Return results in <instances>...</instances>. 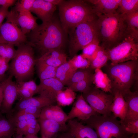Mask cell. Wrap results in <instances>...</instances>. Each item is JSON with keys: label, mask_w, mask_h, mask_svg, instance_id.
Segmentation results:
<instances>
[{"label": "cell", "mask_w": 138, "mask_h": 138, "mask_svg": "<svg viewBox=\"0 0 138 138\" xmlns=\"http://www.w3.org/2000/svg\"><path fill=\"white\" fill-rule=\"evenodd\" d=\"M30 33L27 44L36 49L42 55L53 49L64 50L67 34L60 20L53 17L50 20L38 26Z\"/></svg>", "instance_id": "6da1fadb"}, {"label": "cell", "mask_w": 138, "mask_h": 138, "mask_svg": "<svg viewBox=\"0 0 138 138\" xmlns=\"http://www.w3.org/2000/svg\"><path fill=\"white\" fill-rule=\"evenodd\" d=\"M96 21L98 38L100 46L111 49L121 42L128 35L125 14L117 12L96 16Z\"/></svg>", "instance_id": "7a4b0ae2"}, {"label": "cell", "mask_w": 138, "mask_h": 138, "mask_svg": "<svg viewBox=\"0 0 138 138\" xmlns=\"http://www.w3.org/2000/svg\"><path fill=\"white\" fill-rule=\"evenodd\" d=\"M58 6L60 20L67 35L70 30L77 25L97 17L91 5L85 0H63Z\"/></svg>", "instance_id": "3957f363"}, {"label": "cell", "mask_w": 138, "mask_h": 138, "mask_svg": "<svg viewBox=\"0 0 138 138\" xmlns=\"http://www.w3.org/2000/svg\"><path fill=\"white\" fill-rule=\"evenodd\" d=\"M105 71L110 80L112 90H118L122 94L134 84L137 85L138 60L114 65L107 64Z\"/></svg>", "instance_id": "277c9868"}, {"label": "cell", "mask_w": 138, "mask_h": 138, "mask_svg": "<svg viewBox=\"0 0 138 138\" xmlns=\"http://www.w3.org/2000/svg\"><path fill=\"white\" fill-rule=\"evenodd\" d=\"M17 46L15 56L9 65L10 75L15 77L16 82L29 80L33 76L36 63L33 48L25 43Z\"/></svg>", "instance_id": "5b68a950"}, {"label": "cell", "mask_w": 138, "mask_h": 138, "mask_svg": "<svg viewBox=\"0 0 138 138\" xmlns=\"http://www.w3.org/2000/svg\"><path fill=\"white\" fill-rule=\"evenodd\" d=\"M80 122L92 128L98 138H126L131 136L126 131L120 121L112 113L107 115L96 114Z\"/></svg>", "instance_id": "8992f818"}, {"label": "cell", "mask_w": 138, "mask_h": 138, "mask_svg": "<svg viewBox=\"0 0 138 138\" xmlns=\"http://www.w3.org/2000/svg\"><path fill=\"white\" fill-rule=\"evenodd\" d=\"M95 18L82 22L68 32L69 52L71 58L98 38Z\"/></svg>", "instance_id": "52a82bcc"}, {"label": "cell", "mask_w": 138, "mask_h": 138, "mask_svg": "<svg viewBox=\"0 0 138 138\" xmlns=\"http://www.w3.org/2000/svg\"><path fill=\"white\" fill-rule=\"evenodd\" d=\"M106 50L112 65L138 59V42L129 36L115 46Z\"/></svg>", "instance_id": "ba28073f"}, {"label": "cell", "mask_w": 138, "mask_h": 138, "mask_svg": "<svg viewBox=\"0 0 138 138\" xmlns=\"http://www.w3.org/2000/svg\"><path fill=\"white\" fill-rule=\"evenodd\" d=\"M82 94L86 101L98 114L107 115L112 113L110 107L113 101L112 94H108L95 86H91Z\"/></svg>", "instance_id": "9c48e42d"}, {"label": "cell", "mask_w": 138, "mask_h": 138, "mask_svg": "<svg viewBox=\"0 0 138 138\" xmlns=\"http://www.w3.org/2000/svg\"><path fill=\"white\" fill-rule=\"evenodd\" d=\"M6 21L16 24L25 35L29 33L38 25L37 19L30 12H18L14 8L9 11Z\"/></svg>", "instance_id": "30bf717a"}, {"label": "cell", "mask_w": 138, "mask_h": 138, "mask_svg": "<svg viewBox=\"0 0 138 138\" xmlns=\"http://www.w3.org/2000/svg\"><path fill=\"white\" fill-rule=\"evenodd\" d=\"M0 35L7 43L16 45L25 43L27 37L15 24L6 21L0 27Z\"/></svg>", "instance_id": "8fae6325"}, {"label": "cell", "mask_w": 138, "mask_h": 138, "mask_svg": "<svg viewBox=\"0 0 138 138\" xmlns=\"http://www.w3.org/2000/svg\"><path fill=\"white\" fill-rule=\"evenodd\" d=\"M97 114H98L86 101L82 94L77 97L76 100L67 115V119L68 120L77 118L81 121H83Z\"/></svg>", "instance_id": "7c38bea8"}, {"label": "cell", "mask_w": 138, "mask_h": 138, "mask_svg": "<svg viewBox=\"0 0 138 138\" xmlns=\"http://www.w3.org/2000/svg\"><path fill=\"white\" fill-rule=\"evenodd\" d=\"M13 76L9 75L4 87L3 100L1 108V112L7 116L11 112L13 105L18 98V90L16 83L12 79Z\"/></svg>", "instance_id": "4fadbf2b"}, {"label": "cell", "mask_w": 138, "mask_h": 138, "mask_svg": "<svg viewBox=\"0 0 138 138\" xmlns=\"http://www.w3.org/2000/svg\"><path fill=\"white\" fill-rule=\"evenodd\" d=\"M37 94L52 100H56L59 91L63 90L64 85L55 78L40 81Z\"/></svg>", "instance_id": "5bb4252c"}, {"label": "cell", "mask_w": 138, "mask_h": 138, "mask_svg": "<svg viewBox=\"0 0 138 138\" xmlns=\"http://www.w3.org/2000/svg\"><path fill=\"white\" fill-rule=\"evenodd\" d=\"M68 131L75 138H98L95 131L87 125H84L76 118L69 120Z\"/></svg>", "instance_id": "9a60e30c"}, {"label": "cell", "mask_w": 138, "mask_h": 138, "mask_svg": "<svg viewBox=\"0 0 138 138\" xmlns=\"http://www.w3.org/2000/svg\"><path fill=\"white\" fill-rule=\"evenodd\" d=\"M39 118L52 120L67 126V115L58 105H52L42 108Z\"/></svg>", "instance_id": "2e32d148"}, {"label": "cell", "mask_w": 138, "mask_h": 138, "mask_svg": "<svg viewBox=\"0 0 138 138\" xmlns=\"http://www.w3.org/2000/svg\"><path fill=\"white\" fill-rule=\"evenodd\" d=\"M56 6L46 0H35L30 12L35 14L42 21H48L53 18Z\"/></svg>", "instance_id": "e0dca14e"}, {"label": "cell", "mask_w": 138, "mask_h": 138, "mask_svg": "<svg viewBox=\"0 0 138 138\" xmlns=\"http://www.w3.org/2000/svg\"><path fill=\"white\" fill-rule=\"evenodd\" d=\"M41 138H54L59 132L67 131V126H64L54 121L38 118Z\"/></svg>", "instance_id": "ac0fdd59"}, {"label": "cell", "mask_w": 138, "mask_h": 138, "mask_svg": "<svg viewBox=\"0 0 138 138\" xmlns=\"http://www.w3.org/2000/svg\"><path fill=\"white\" fill-rule=\"evenodd\" d=\"M121 0H86L92 5L94 13L96 16L117 12Z\"/></svg>", "instance_id": "d6986e66"}, {"label": "cell", "mask_w": 138, "mask_h": 138, "mask_svg": "<svg viewBox=\"0 0 138 138\" xmlns=\"http://www.w3.org/2000/svg\"><path fill=\"white\" fill-rule=\"evenodd\" d=\"M122 95L127 104V111L124 120L121 121L138 119V91L130 89Z\"/></svg>", "instance_id": "ffe728a7"}, {"label": "cell", "mask_w": 138, "mask_h": 138, "mask_svg": "<svg viewBox=\"0 0 138 138\" xmlns=\"http://www.w3.org/2000/svg\"><path fill=\"white\" fill-rule=\"evenodd\" d=\"M113 99L110 107V110L113 116L119 118L121 121L125 119L127 111V104L122 94L115 90H112Z\"/></svg>", "instance_id": "44dd1931"}, {"label": "cell", "mask_w": 138, "mask_h": 138, "mask_svg": "<svg viewBox=\"0 0 138 138\" xmlns=\"http://www.w3.org/2000/svg\"><path fill=\"white\" fill-rule=\"evenodd\" d=\"M56 100H52L39 95L28 99L19 100L15 107L14 111H17L26 108L33 107L41 108L52 105H55Z\"/></svg>", "instance_id": "7402d4cb"}, {"label": "cell", "mask_w": 138, "mask_h": 138, "mask_svg": "<svg viewBox=\"0 0 138 138\" xmlns=\"http://www.w3.org/2000/svg\"><path fill=\"white\" fill-rule=\"evenodd\" d=\"M67 56L64 50L53 49L50 50L37 59L50 66L57 68L67 62Z\"/></svg>", "instance_id": "603a6c76"}, {"label": "cell", "mask_w": 138, "mask_h": 138, "mask_svg": "<svg viewBox=\"0 0 138 138\" xmlns=\"http://www.w3.org/2000/svg\"><path fill=\"white\" fill-rule=\"evenodd\" d=\"M18 90V98L21 100L29 99L37 92L38 85L33 80L16 83Z\"/></svg>", "instance_id": "cb8c5ba5"}, {"label": "cell", "mask_w": 138, "mask_h": 138, "mask_svg": "<svg viewBox=\"0 0 138 138\" xmlns=\"http://www.w3.org/2000/svg\"><path fill=\"white\" fill-rule=\"evenodd\" d=\"M93 75V83L95 86L105 93H112L111 82L108 75L100 69L94 70Z\"/></svg>", "instance_id": "d4e9b609"}, {"label": "cell", "mask_w": 138, "mask_h": 138, "mask_svg": "<svg viewBox=\"0 0 138 138\" xmlns=\"http://www.w3.org/2000/svg\"><path fill=\"white\" fill-rule=\"evenodd\" d=\"M125 16L128 35L138 42V11L125 14Z\"/></svg>", "instance_id": "484cf974"}, {"label": "cell", "mask_w": 138, "mask_h": 138, "mask_svg": "<svg viewBox=\"0 0 138 138\" xmlns=\"http://www.w3.org/2000/svg\"><path fill=\"white\" fill-rule=\"evenodd\" d=\"M76 70L67 61L57 68L55 78L66 85Z\"/></svg>", "instance_id": "4316f807"}, {"label": "cell", "mask_w": 138, "mask_h": 138, "mask_svg": "<svg viewBox=\"0 0 138 138\" xmlns=\"http://www.w3.org/2000/svg\"><path fill=\"white\" fill-rule=\"evenodd\" d=\"M36 65L40 81L55 78L57 68L48 65L37 59L36 60Z\"/></svg>", "instance_id": "83f0119b"}, {"label": "cell", "mask_w": 138, "mask_h": 138, "mask_svg": "<svg viewBox=\"0 0 138 138\" xmlns=\"http://www.w3.org/2000/svg\"><path fill=\"white\" fill-rule=\"evenodd\" d=\"M76 97L75 92L67 87L64 90H61L58 93L56 101L58 105L65 106L70 105L74 101Z\"/></svg>", "instance_id": "f1b7e54d"}, {"label": "cell", "mask_w": 138, "mask_h": 138, "mask_svg": "<svg viewBox=\"0 0 138 138\" xmlns=\"http://www.w3.org/2000/svg\"><path fill=\"white\" fill-rule=\"evenodd\" d=\"M15 129L14 123L3 116L0 117V138H11Z\"/></svg>", "instance_id": "f546056e"}, {"label": "cell", "mask_w": 138, "mask_h": 138, "mask_svg": "<svg viewBox=\"0 0 138 138\" xmlns=\"http://www.w3.org/2000/svg\"><path fill=\"white\" fill-rule=\"evenodd\" d=\"M109 60L106 49L100 46L96 56L90 61V67L94 70L100 69L107 64Z\"/></svg>", "instance_id": "4dcf8cb0"}, {"label": "cell", "mask_w": 138, "mask_h": 138, "mask_svg": "<svg viewBox=\"0 0 138 138\" xmlns=\"http://www.w3.org/2000/svg\"><path fill=\"white\" fill-rule=\"evenodd\" d=\"M100 43L98 38L96 39L82 50V55L90 61H91L95 58L97 55L100 47Z\"/></svg>", "instance_id": "1f68e13d"}, {"label": "cell", "mask_w": 138, "mask_h": 138, "mask_svg": "<svg viewBox=\"0 0 138 138\" xmlns=\"http://www.w3.org/2000/svg\"><path fill=\"white\" fill-rule=\"evenodd\" d=\"M138 11V0H121L116 12L122 14Z\"/></svg>", "instance_id": "d6a6232c"}, {"label": "cell", "mask_w": 138, "mask_h": 138, "mask_svg": "<svg viewBox=\"0 0 138 138\" xmlns=\"http://www.w3.org/2000/svg\"><path fill=\"white\" fill-rule=\"evenodd\" d=\"M94 70L90 67L77 69L66 85L69 87L71 85L86 78L93 75Z\"/></svg>", "instance_id": "836d02e7"}, {"label": "cell", "mask_w": 138, "mask_h": 138, "mask_svg": "<svg viewBox=\"0 0 138 138\" xmlns=\"http://www.w3.org/2000/svg\"><path fill=\"white\" fill-rule=\"evenodd\" d=\"M93 75L83 80L73 84L68 87L74 91L84 93L87 91L93 83Z\"/></svg>", "instance_id": "e575fe53"}, {"label": "cell", "mask_w": 138, "mask_h": 138, "mask_svg": "<svg viewBox=\"0 0 138 138\" xmlns=\"http://www.w3.org/2000/svg\"><path fill=\"white\" fill-rule=\"evenodd\" d=\"M14 45L8 43H0V57L6 59L9 61L12 60L16 52Z\"/></svg>", "instance_id": "d590c367"}, {"label": "cell", "mask_w": 138, "mask_h": 138, "mask_svg": "<svg viewBox=\"0 0 138 138\" xmlns=\"http://www.w3.org/2000/svg\"><path fill=\"white\" fill-rule=\"evenodd\" d=\"M69 61L76 70L87 68L90 65V61L83 57L81 54L75 55Z\"/></svg>", "instance_id": "8d00e7d4"}, {"label": "cell", "mask_w": 138, "mask_h": 138, "mask_svg": "<svg viewBox=\"0 0 138 138\" xmlns=\"http://www.w3.org/2000/svg\"><path fill=\"white\" fill-rule=\"evenodd\" d=\"M35 0H21L15 4L14 9L18 12H30Z\"/></svg>", "instance_id": "74e56055"}, {"label": "cell", "mask_w": 138, "mask_h": 138, "mask_svg": "<svg viewBox=\"0 0 138 138\" xmlns=\"http://www.w3.org/2000/svg\"><path fill=\"white\" fill-rule=\"evenodd\" d=\"M121 122L125 130L129 134H138V119Z\"/></svg>", "instance_id": "f35d334b"}, {"label": "cell", "mask_w": 138, "mask_h": 138, "mask_svg": "<svg viewBox=\"0 0 138 138\" xmlns=\"http://www.w3.org/2000/svg\"><path fill=\"white\" fill-rule=\"evenodd\" d=\"M7 119L15 125L17 122L22 121H27L32 119L39 118L38 116L29 114H23L18 115L12 114L8 116Z\"/></svg>", "instance_id": "ab89813d"}, {"label": "cell", "mask_w": 138, "mask_h": 138, "mask_svg": "<svg viewBox=\"0 0 138 138\" xmlns=\"http://www.w3.org/2000/svg\"><path fill=\"white\" fill-rule=\"evenodd\" d=\"M42 108L29 107L15 111L13 114L18 115L23 114H29L36 115L39 117Z\"/></svg>", "instance_id": "60d3db41"}, {"label": "cell", "mask_w": 138, "mask_h": 138, "mask_svg": "<svg viewBox=\"0 0 138 138\" xmlns=\"http://www.w3.org/2000/svg\"><path fill=\"white\" fill-rule=\"evenodd\" d=\"M9 61L6 59L0 57V78L3 80L6 72L8 70Z\"/></svg>", "instance_id": "b9f144b4"}, {"label": "cell", "mask_w": 138, "mask_h": 138, "mask_svg": "<svg viewBox=\"0 0 138 138\" xmlns=\"http://www.w3.org/2000/svg\"><path fill=\"white\" fill-rule=\"evenodd\" d=\"M15 125L16 135H24L28 126L27 121H19L16 123Z\"/></svg>", "instance_id": "7bdbcfd3"}, {"label": "cell", "mask_w": 138, "mask_h": 138, "mask_svg": "<svg viewBox=\"0 0 138 138\" xmlns=\"http://www.w3.org/2000/svg\"><path fill=\"white\" fill-rule=\"evenodd\" d=\"M8 79V77L7 79L4 80L0 84V117L2 116L1 112L0 110L3 100V91Z\"/></svg>", "instance_id": "ee69618b"}, {"label": "cell", "mask_w": 138, "mask_h": 138, "mask_svg": "<svg viewBox=\"0 0 138 138\" xmlns=\"http://www.w3.org/2000/svg\"><path fill=\"white\" fill-rule=\"evenodd\" d=\"M8 8L2 6L0 8V27L5 18H6L9 12Z\"/></svg>", "instance_id": "f6af8a7d"}, {"label": "cell", "mask_w": 138, "mask_h": 138, "mask_svg": "<svg viewBox=\"0 0 138 138\" xmlns=\"http://www.w3.org/2000/svg\"><path fill=\"white\" fill-rule=\"evenodd\" d=\"M54 138H75L74 136L68 131L59 133Z\"/></svg>", "instance_id": "bcb514c9"}, {"label": "cell", "mask_w": 138, "mask_h": 138, "mask_svg": "<svg viewBox=\"0 0 138 138\" xmlns=\"http://www.w3.org/2000/svg\"><path fill=\"white\" fill-rule=\"evenodd\" d=\"M16 1L15 0H0V5L8 8L15 4Z\"/></svg>", "instance_id": "7dc6e473"}, {"label": "cell", "mask_w": 138, "mask_h": 138, "mask_svg": "<svg viewBox=\"0 0 138 138\" xmlns=\"http://www.w3.org/2000/svg\"><path fill=\"white\" fill-rule=\"evenodd\" d=\"M46 1L56 6H58L63 1V0H46Z\"/></svg>", "instance_id": "c3c4849f"}, {"label": "cell", "mask_w": 138, "mask_h": 138, "mask_svg": "<svg viewBox=\"0 0 138 138\" xmlns=\"http://www.w3.org/2000/svg\"><path fill=\"white\" fill-rule=\"evenodd\" d=\"M23 138H39L37 136L35 135H26L23 137Z\"/></svg>", "instance_id": "681fc988"}, {"label": "cell", "mask_w": 138, "mask_h": 138, "mask_svg": "<svg viewBox=\"0 0 138 138\" xmlns=\"http://www.w3.org/2000/svg\"><path fill=\"white\" fill-rule=\"evenodd\" d=\"M126 138H138V134H133Z\"/></svg>", "instance_id": "f907efd6"}, {"label": "cell", "mask_w": 138, "mask_h": 138, "mask_svg": "<svg viewBox=\"0 0 138 138\" xmlns=\"http://www.w3.org/2000/svg\"><path fill=\"white\" fill-rule=\"evenodd\" d=\"M4 40L3 39L2 37L0 35V43H6Z\"/></svg>", "instance_id": "816d5d0a"}, {"label": "cell", "mask_w": 138, "mask_h": 138, "mask_svg": "<svg viewBox=\"0 0 138 138\" xmlns=\"http://www.w3.org/2000/svg\"><path fill=\"white\" fill-rule=\"evenodd\" d=\"M15 138H23V137L21 135H17Z\"/></svg>", "instance_id": "f5cc1de1"}, {"label": "cell", "mask_w": 138, "mask_h": 138, "mask_svg": "<svg viewBox=\"0 0 138 138\" xmlns=\"http://www.w3.org/2000/svg\"><path fill=\"white\" fill-rule=\"evenodd\" d=\"M3 81V80L2 79H1L0 78V81Z\"/></svg>", "instance_id": "db71d44e"}]
</instances>
